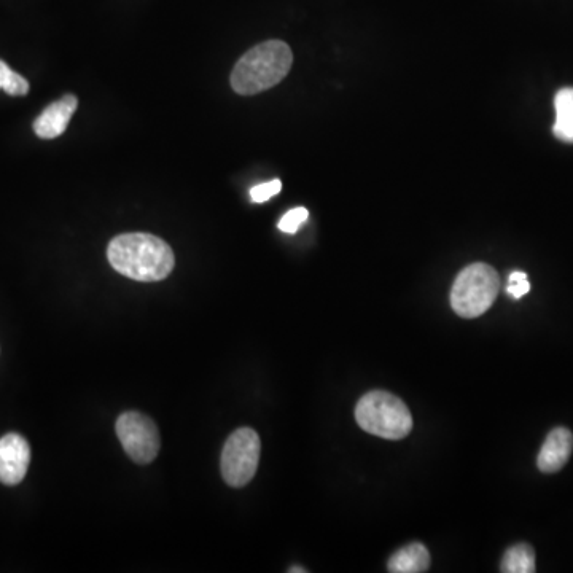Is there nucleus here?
Returning <instances> with one entry per match:
<instances>
[{"label": "nucleus", "mask_w": 573, "mask_h": 573, "mask_svg": "<svg viewBox=\"0 0 573 573\" xmlns=\"http://www.w3.org/2000/svg\"><path fill=\"white\" fill-rule=\"evenodd\" d=\"M107 258L115 271L139 282L163 281L176 265L168 242L147 233L120 234L110 241Z\"/></svg>", "instance_id": "nucleus-1"}, {"label": "nucleus", "mask_w": 573, "mask_h": 573, "mask_svg": "<svg viewBox=\"0 0 573 573\" xmlns=\"http://www.w3.org/2000/svg\"><path fill=\"white\" fill-rule=\"evenodd\" d=\"M292 64L289 45L282 40H268L239 59L231 72V86L242 96H254L281 83Z\"/></svg>", "instance_id": "nucleus-2"}, {"label": "nucleus", "mask_w": 573, "mask_h": 573, "mask_svg": "<svg viewBox=\"0 0 573 573\" xmlns=\"http://www.w3.org/2000/svg\"><path fill=\"white\" fill-rule=\"evenodd\" d=\"M355 421L365 432L384 440H402L413 429L408 406L384 390H373L360 398L355 406Z\"/></svg>", "instance_id": "nucleus-3"}, {"label": "nucleus", "mask_w": 573, "mask_h": 573, "mask_svg": "<svg viewBox=\"0 0 573 573\" xmlns=\"http://www.w3.org/2000/svg\"><path fill=\"white\" fill-rule=\"evenodd\" d=\"M496 269L486 263H473L460 271L451 290V306L457 316L475 319L488 312L499 295Z\"/></svg>", "instance_id": "nucleus-4"}, {"label": "nucleus", "mask_w": 573, "mask_h": 573, "mask_svg": "<svg viewBox=\"0 0 573 573\" xmlns=\"http://www.w3.org/2000/svg\"><path fill=\"white\" fill-rule=\"evenodd\" d=\"M262 453V441L258 433L242 427L228 437L222 451V476L231 488H242L250 483L257 473Z\"/></svg>", "instance_id": "nucleus-5"}, {"label": "nucleus", "mask_w": 573, "mask_h": 573, "mask_svg": "<svg viewBox=\"0 0 573 573\" xmlns=\"http://www.w3.org/2000/svg\"><path fill=\"white\" fill-rule=\"evenodd\" d=\"M117 435L126 454L136 464H150L160 453V432L155 422L145 414L137 411L121 414L117 421Z\"/></svg>", "instance_id": "nucleus-6"}, {"label": "nucleus", "mask_w": 573, "mask_h": 573, "mask_svg": "<svg viewBox=\"0 0 573 573\" xmlns=\"http://www.w3.org/2000/svg\"><path fill=\"white\" fill-rule=\"evenodd\" d=\"M31 462V448L26 438L8 433L0 438V481L15 486L24 480Z\"/></svg>", "instance_id": "nucleus-7"}, {"label": "nucleus", "mask_w": 573, "mask_h": 573, "mask_svg": "<svg viewBox=\"0 0 573 573\" xmlns=\"http://www.w3.org/2000/svg\"><path fill=\"white\" fill-rule=\"evenodd\" d=\"M78 107L74 94H66L59 101L53 102L34 121V131L42 139H56L66 131Z\"/></svg>", "instance_id": "nucleus-8"}, {"label": "nucleus", "mask_w": 573, "mask_h": 573, "mask_svg": "<svg viewBox=\"0 0 573 573\" xmlns=\"http://www.w3.org/2000/svg\"><path fill=\"white\" fill-rule=\"evenodd\" d=\"M573 451V435L566 427H558L551 430L546 437L540 454H538L537 465L543 473H556L569 462L570 454Z\"/></svg>", "instance_id": "nucleus-9"}, {"label": "nucleus", "mask_w": 573, "mask_h": 573, "mask_svg": "<svg viewBox=\"0 0 573 573\" xmlns=\"http://www.w3.org/2000/svg\"><path fill=\"white\" fill-rule=\"evenodd\" d=\"M430 567V553L422 543H411L390 558L387 570L392 573H422Z\"/></svg>", "instance_id": "nucleus-10"}, {"label": "nucleus", "mask_w": 573, "mask_h": 573, "mask_svg": "<svg viewBox=\"0 0 573 573\" xmlns=\"http://www.w3.org/2000/svg\"><path fill=\"white\" fill-rule=\"evenodd\" d=\"M556 123L553 126L554 136L559 141L573 144V88H562L554 98Z\"/></svg>", "instance_id": "nucleus-11"}, {"label": "nucleus", "mask_w": 573, "mask_h": 573, "mask_svg": "<svg viewBox=\"0 0 573 573\" xmlns=\"http://www.w3.org/2000/svg\"><path fill=\"white\" fill-rule=\"evenodd\" d=\"M535 570H537L535 553L526 543L511 546L503 556L502 566H500V572L503 573H534Z\"/></svg>", "instance_id": "nucleus-12"}, {"label": "nucleus", "mask_w": 573, "mask_h": 573, "mask_svg": "<svg viewBox=\"0 0 573 573\" xmlns=\"http://www.w3.org/2000/svg\"><path fill=\"white\" fill-rule=\"evenodd\" d=\"M308 217L309 212L306 207H295V209L287 212V214L282 217L277 227H279V230L284 231V233L295 234L298 228L308 220Z\"/></svg>", "instance_id": "nucleus-13"}, {"label": "nucleus", "mask_w": 573, "mask_h": 573, "mask_svg": "<svg viewBox=\"0 0 573 573\" xmlns=\"http://www.w3.org/2000/svg\"><path fill=\"white\" fill-rule=\"evenodd\" d=\"M529 292H531V284H529L527 274L523 273V271L511 273L510 277H508V295H511L515 300H519V298H523Z\"/></svg>", "instance_id": "nucleus-14"}, {"label": "nucleus", "mask_w": 573, "mask_h": 573, "mask_svg": "<svg viewBox=\"0 0 573 573\" xmlns=\"http://www.w3.org/2000/svg\"><path fill=\"white\" fill-rule=\"evenodd\" d=\"M282 190V182L279 179L271 180V182H265V184L257 185V187L250 190V198L254 203H266L268 199L276 196L279 191Z\"/></svg>", "instance_id": "nucleus-15"}, {"label": "nucleus", "mask_w": 573, "mask_h": 573, "mask_svg": "<svg viewBox=\"0 0 573 573\" xmlns=\"http://www.w3.org/2000/svg\"><path fill=\"white\" fill-rule=\"evenodd\" d=\"M2 90L10 96H26L29 93V82L20 74L12 71L5 80Z\"/></svg>", "instance_id": "nucleus-16"}, {"label": "nucleus", "mask_w": 573, "mask_h": 573, "mask_svg": "<svg viewBox=\"0 0 573 573\" xmlns=\"http://www.w3.org/2000/svg\"><path fill=\"white\" fill-rule=\"evenodd\" d=\"M10 72H12V69H10V67H8L7 64L2 61V59H0V90L4 88L5 80H7Z\"/></svg>", "instance_id": "nucleus-17"}, {"label": "nucleus", "mask_w": 573, "mask_h": 573, "mask_svg": "<svg viewBox=\"0 0 573 573\" xmlns=\"http://www.w3.org/2000/svg\"><path fill=\"white\" fill-rule=\"evenodd\" d=\"M290 572H306L305 569H290Z\"/></svg>", "instance_id": "nucleus-18"}]
</instances>
